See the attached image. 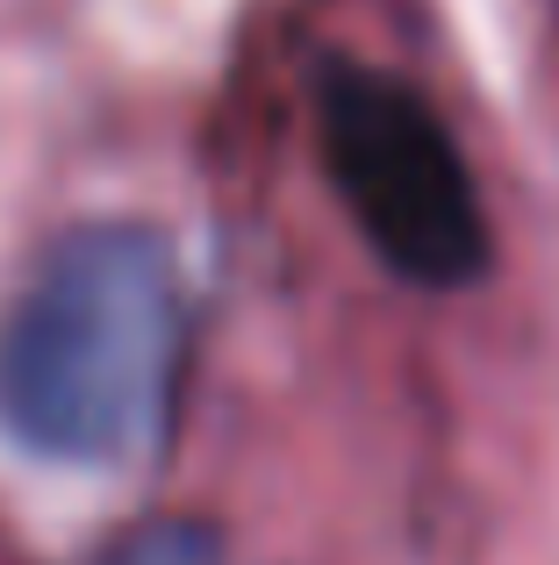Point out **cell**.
Returning <instances> with one entry per match:
<instances>
[{
	"label": "cell",
	"instance_id": "6da1fadb",
	"mask_svg": "<svg viewBox=\"0 0 559 565\" xmlns=\"http://www.w3.org/2000/svg\"><path fill=\"white\" fill-rule=\"evenodd\" d=\"M180 273L137 222L57 236L0 316V423L43 458L115 466L166 423Z\"/></svg>",
	"mask_w": 559,
	"mask_h": 565
},
{
	"label": "cell",
	"instance_id": "7a4b0ae2",
	"mask_svg": "<svg viewBox=\"0 0 559 565\" xmlns=\"http://www.w3.org/2000/svg\"><path fill=\"white\" fill-rule=\"evenodd\" d=\"M316 137L337 201L388 273L416 287H466L488 273L481 186L445 115L409 79L330 65L316 86Z\"/></svg>",
	"mask_w": 559,
	"mask_h": 565
},
{
	"label": "cell",
	"instance_id": "3957f363",
	"mask_svg": "<svg viewBox=\"0 0 559 565\" xmlns=\"http://www.w3.org/2000/svg\"><path fill=\"white\" fill-rule=\"evenodd\" d=\"M94 565H223V544H215L209 523L166 515V523H144L129 537H115Z\"/></svg>",
	"mask_w": 559,
	"mask_h": 565
}]
</instances>
